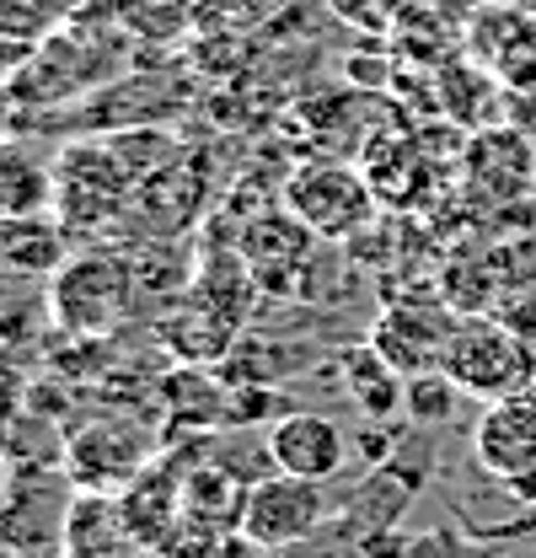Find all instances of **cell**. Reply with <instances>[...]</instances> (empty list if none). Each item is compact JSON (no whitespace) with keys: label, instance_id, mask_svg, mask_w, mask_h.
Masks as SVG:
<instances>
[{"label":"cell","instance_id":"obj_1","mask_svg":"<svg viewBox=\"0 0 536 558\" xmlns=\"http://www.w3.org/2000/svg\"><path fill=\"white\" fill-rule=\"evenodd\" d=\"M440 371L462 387V398H477V403L526 398V387L536 381L532 344L510 323H494V317H462V323H451Z\"/></svg>","mask_w":536,"mask_h":558},{"label":"cell","instance_id":"obj_2","mask_svg":"<svg viewBox=\"0 0 536 558\" xmlns=\"http://www.w3.org/2000/svg\"><path fill=\"white\" fill-rule=\"evenodd\" d=\"M134 194V172L113 145H70L49 172V209L65 220L70 236H86L108 220H124Z\"/></svg>","mask_w":536,"mask_h":558},{"label":"cell","instance_id":"obj_3","mask_svg":"<svg viewBox=\"0 0 536 558\" xmlns=\"http://www.w3.org/2000/svg\"><path fill=\"white\" fill-rule=\"evenodd\" d=\"M134 301V269L124 253H70L65 264L49 275V306L54 323L65 333H108L119 328V317L130 312Z\"/></svg>","mask_w":536,"mask_h":558},{"label":"cell","instance_id":"obj_4","mask_svg":"<svg viewBox=\"0 0 536 558\" xmlns=\"http://www.w3.org/2000/svg\"><path fill=\"white\" fill-rule=\"evenodd\" d=\"M328 521H333V499H328V488L273 468L268 478H258V484L242 494L236 532H247L253 543H264V548H273V554H284V548L312 543Z\"/></svg>","mask_w":536,"mask_h":558},{"label":"cell","instance_id":"obj_5","mask_svg":"<svg viewBox=\"0 0 536 558\" xmlns=\"http://www.w3.org/2000/svg\"><path fill=\"white\" fill-rule=\"evenodd\" d=\"M284 209H290L312 236L343 242L349 231L365 226L370 178L354 172V167H338V161H312V167L290 172V183H284Z\"/></svg>","mask_w":536,"mask_h":558},{"label":"cell","instance_id":"obj_6","mask_svg":"<svg viewBox=\"0 0 536 558\" xmlns=\"http://www.w3.org/2000/svg\"><path fill=\"white\" fill-rule=\"evenodd\" d=\"M472 457L483 468V478L494 484H515L536 473V409L526 398H504V403H483V414L472 424Z\"/></svg>","mask_w":536,"mask_h":558},{"label":"cell","instance_id":"obj_7","mask_svg":"<svg viewBox=\"0 0 536 558\" xmlns=\"http://www.w3.org/2000/svg\"><path fill=\"white\" fill-rule=\"evenodd\" d=\"M343 457H349V440L328 414H284L268 424V462L279 473L328 484L343 473Z\"/></svg>","mask_w":536,"mask_h":558},{"label":"cell","instance_id":"obj_8","mask_svg":"<svg viewBox=\"0 0 536 558\" xmlns=\"http://www.w3.org/2000/svg\"><path fill=\"white\" fill-rule=\"evenodd\" d=\"M451 339V317L435 312V306H418V301H402L392 312H381L370 344L381 349L402 376H424V371H440V354Z\"/></svg>","mask_w":536,"mask_h":558},{"label":"cell","instance_id":"obj_9","mask_svg":"<svg viewBox=\"0 0 536 558\" xmlns=\"http://www.w3.org/2000/svg\"><path fill=\"white\" fill-rule=\"evenodd\" d=\"M70 258V231L54 209L0 215V275H54Z\"/></svg>","mask_w":536,"mask_h":558},{"label":"cell","instance_id":"obj_10","mask_svg":"<svg viewBox=\"0 0 536 558\" xmlns=\"http://www.w3.org/2000/svg\"><path fill=\"white\" fill-rule=\"evenodd\" d=\"M343 381H349V398H354L370 418L398 414L402 392H407V376H402L376 344H360V349L343 354Z\"/></svg>","mask_w":536,"mask_h":558},{"label":"cell","instance_id":"obj_11","mask_svg":"<svg viewBox=\"0 0 536 558\" xmlns=\"http://www.w3.org/2000/svg\"><path fill=\"white\" fill-rule=\"evenodd\" d=\"M113 16L145 44H172L194 22V0H113Z\"/></svg>","mask_w":536,"mask_h":558},{"label":"cell","instance_id":"obj_12","mask_svg":"<svg viewBox=\"0 0 536 558\" xmlns=\"http://www.w3.org/2000/svg\"><path fill=\"white\" fill-rule=\"evenodd\" d=\"M49 205V172H38L22 150L0 145V215H33Z\"/></svg>","mask_w":536,"mask_h":558},{"label":"cell","instance_id":"obj_13","mask_svg":"<svg viewBox=\"0 0 536 558\" xmlns=\"http://www.w3.org/2000/svg\"><path fill=\"white\" fill-rule=\"evenodd\" d=\"M456 403H462V387H456L446 371L407 376V392H402V414H407V424L435 429V424H446V418L456 414Z\"/></svg>","mask_w":536,"mask_h":558},{"label":"cell","instance_id":"obj_14","mask_svg":"<svg viewBox=\"0 0 536 558\" xmlns=\"http://www.w3.org/2000/svg\"><path fill=\"white\" fill-rule=\"evenodd\" d=\"M81 0H0V38L11 44H38L49 38Z\"/></svg>","mask_w":536,"mask_h":558},{"label":"cell","instance_id":"obj_15","mask_svg":"<svg viewBox=\"0 0 536 558\" xmlns=\"http://www.w3.org/2000/svg\"><path fill=\"white\" fill-rule=\"evenodd\" d=\"M402 558H488V554L472 543L467 532H456V526H429V532L407 537Z\"/></svg>","mask_w":536,"mask_h":558},{"label":"cell","instance_id":"obj_16","mask_svg":"<svg viewBox=\"0 0 536 558\" xmlns=\"http://www.w3.org/2000/svg\"><path fill=\"white\" fill-rule=\"evenodd\" d=\"M145 488H156V473L134 478V488H130V499H134V505H124V526H130V537H134V543H145V526H139V515H130V510H139V505H145ZM150 510H156L150 543L161 548V543H167V532L178 526V505H172V499H150Z\"/></svg>","mask_w":536,"mask_h":558},{"label":"cell","instance_id":"obj_17","mask_svg":"<svg viewBox=\"0 0 536 558\" xmlns=\"http://www.w3.org/2000/svg\"><path fill=\"white\" fill-rule=\"evenodd\" d=\"M273 548H264V543H253L247 532H236V537H220L215 548H209V558H268Z\"/></svg>","mask_w":536,"mask_h":558},{"label":"cell","instance_id":"obj_18","mask_svg":"<svg viewBox=\"0 0 536 558\" xmlns=\"http://www.w3.org/2000/svg\"><path fill=\"white\" fill-rule=\"evenodd\" d=\"M526 403H532V409H536V381H532V387H526Z\"/></svg>","mask_w":536,"mask_h":558}]
</instances>
